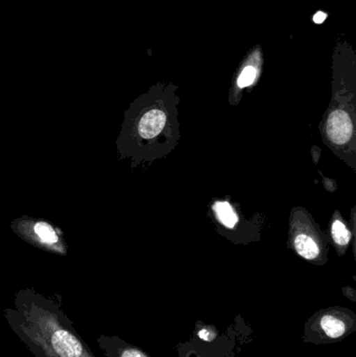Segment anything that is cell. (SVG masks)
I'll return each mask as SVG.
<instances>
[{
	"label": "cell",
	"mask_w": 356,
	"mask_h": 357,
	"mask_svg": "<svg viewBox=\"0 0 356 357\" xmlns=\"http://www.w3.org/2000/svg\"><path fill=\"white\" fill-rule=\"evenodd\" d=\"M332 236L338 245H345L350 241L351 233L341 220H336L332 225Z\"/></svg>",
	"instance_id": "cell-10"
},
{
	"label": "cell",
	"mask_w": 356,
	"mask_h": 357,
	"mask_svg": "<svg viewBox=\"0 0 356 357\" xmlns=\"http://www.w3.org/2000/svg\"><path fill=\"white\" fill-rule=\"evenodd\" d=\"M356 331V314L344 307L316 312L305 323L303 341L315 345L336 343Z\"/></svg>",
	"instance_id": "cell-2"
},
{
	"label": "cell",
	"mask_w": 356,
	"mask_h": 357,
	"mask_svg": "<svg viewBox=\"0 0 356 357\" xmlns=\"http://www.w3.org/2000/svg\"><path fill=\"white\" fill-rule=\"evenodd\" d=\"M325 19L326 14H324V13L322 12L317 13V14L315 15V17H314V20L317 23H322L325 20Z\"/></svg>",
	"instance_id": "cell-12"
},
{
	"label": "cell",
	"mask_w": 356,
	"mask_h": 357,
	"mask_svg": "<svg viewBox=\"0 0 356 357\" xmlns=\"http://www.w3.org/2000/svg\"><path fill=\"white\" fill-rule=\"evenodd\" d=\"M33 230H35L36 234H37L39 238L41 239L42 241H44V243H54L58 241V236H56L54 229H52V227L49 226V225L46 224V222H37V224L35 225Z\"/></svg>",
	"instance_id": "cell-9"
},
{
	"label": "cell",
	"mask_w": 356,
	"mask_h": 357,
	"mask_svg": "<svg viewBox=\"0 0 356 357\" xmlns=\"http://www.w3.org/2000/svg\"><path fill=\"white\" fill-rule=\"evenodd\" d=\"M295 247L299 255L302 256L305 259H315L319 255V248L317 243L304 234H299L295 238Z\"/></svg>",
	"instance_id": "cell-6"
},
{
	"label": "cell",
	"mask_w": 356,
	"mask_h": 357,
	"mask_svg": "<svg viewBox=\"0 0 356 357\" xmlns=\"http://www.w3.org/2000/svg\"><path fill=\"white\" fill-rule=\"evenodd\" d=\"M257 70L255 67L248 66L242 70L240 73V77H238V84L240 88L248 87V86L252 85L253 82L256 79Z\"/></svg>",
	"instance_id": "cell-11"
},
{
	"label": "cell",
	"mask_w": 356,
	"mask_h": 357,
	"mask_svg": "<svg viewBox=\"0 0 356 357\" xmlns=\"http://www.w3.org/2000/svg\"><path fill=\"white\" fill-rule=\"evenodd\" d=\"M167 123V115L163 111L155 109L148 111L140 119L138 131L144 138L156 137L162 132Z\"/></svg>",
	"instance_id": "cell-5"
},
{
	"label": "cell",
	"mask_w": 356,
	"mask_h": 357,
	"mask_svg": "<svg viewBox=\"0 0 356 357\" xmlns=\"http://www.w3.org/2000/svg\"><path fill=\"white\" fill-rule=\"evenodd\" d=\"M213 208L222 224L225 225L228 228H233L235 226L238 220V215L227 202H217Z\"/></svg>",
	"instance_id": "cell-7"
},
{
	"label": "cell",
	"mask_w": 356,
	"mask_h": 357,
	"mask_svg": "<svg viewBox=\"0 0 356 357\" xmlns=\"http://www.w3.org/2000/svg\"><path fill=\"white\" fill-rule=\"evenodd\" d=\"M217 337H219V333L215 326L203 324L201 322L196 323L194 339L205 342V343H212Z\"/></svg>",
	"instance_id": "cell-8"
},
{
	"label": "cell",
	"mask_w": 356,
	"mask_h": 357,
	"mask_svg": "<svg viewBox=\"0 0 356 357\" xmlns=\"http://www.w3.org/2000/svg\"><path fill=\"white\" fill-rule=\"evenodd\" d=\"M3 317L36 357H96L63 312L59 300L20 291L15 307L4 310Z\"/></svg>",
	"instance_id": "cell-1"
},
{
	"label": "cell",
	"mask_w": 356,
	"mask_h": 357,
	"mask_svg": "<svg viewBox=\"0 0 356 357\" xmlns=\"http://www.w3.org/2000/svg\"><path fill=\"white\" fill-rule=\"evenodd\" d=\"M96 342L105 357H150L144 350L115 335H100Z\"/></svg>",
	"instance_id": "cell-3"
},
{
	"label": "cell",
	"mask_w": 356,
	"mask_h": 357,
	"mask_svg": "<svg viewBox=\"0 0 356 357\" xmlns=\"http://www.w3.org/2000/svg\"><path fill=\"white\" fill-rule=\"evenodd\" d=\"M327 134L334 144H346L353 135V123L349 115L342 110L332 112L328 119Z\"/></svg>",
	"instance_id": "cell-4"
}]
</instances>
